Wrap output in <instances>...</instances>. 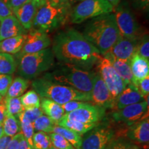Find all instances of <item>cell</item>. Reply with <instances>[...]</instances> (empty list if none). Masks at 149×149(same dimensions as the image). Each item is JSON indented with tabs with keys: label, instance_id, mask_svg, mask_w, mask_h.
<instances>
[{
	"label": "cell",
	"instance_id": "obj_4",
	"mask_svg": "<svg viewBox=\"0 0 149 149\" xmlns=\"http://www.w3.org/2000/svg\"><path fill=\"white\" fill-rule=\"evenodd\" d=\"M32 87L40 97L51 100L60 105L72 100L82 102L91 100L90 95L80 92L71 87L49 81L43 77L33 80Z\"/></svg>",
	"mask_w": 149,
	"mask_h": 149
},
{
	"label": "cell",
	"instance_id": "obj_34",
	"mask_svg": "<svg viewBox=\"0 0 149 149\" xmlns=\"http://www.w3.org/2000/svg\"><path fill=\"white\" fill-rule=\"evenodd\" d=\"M52 146L57 149H75L68 141L62 136L54 133H48Z\"/></svg>",
	"mask_w": 149,
	"mask_h": 149
},
{
	"label": "cell",
	"instance_id": "obj_14",
	"mask_svg": "<svg viewBox=\"0 0 149 149\" xmlns=\"http://www.w3.org/2000/svg\"><path fill=\"white\" fill-rule=\"evenodd\" d=\"M103 109L88 104L73 111L65 113L64 118L83 123H96L101 119Z\"/></svg>",
	"mask_w": 149,
	"mask_h": 149
},
{
	"label": "cell",
	"instance_id": "obj_13",
	"mask_svg": "<svg viewBox=\"0 0 149 149\" xmlns=\"http://www.w3.org/2000/svg\"><path fill=\"white\" fill-rule=\"evenodd\" d=\"M148 108V96L147 100L123 108L113 113V118L117 122L131 124L142 118Z\"/></svg>",
	"mask_w": 149,
	"mask_h": 149
},
{
	"label": "cell",
	"instance_id": "obj_50",
	"mask_svg": "<svg viewBox=\"0 0 149 149\" xmlns=\"http://www.w3.org/2000/svg\"><path fill=\"white\" fill-rule=\"evenodd\" d=\"M107 1L112 6H113V8L115 9V8H116L117 6L119 5V3L122 1V0H107Z\"/></svg>",
	"mask_w": 149,
	"mask_h": 149
},
{
	"label": "cell",
	"instance_id": "obj_18",
	"mask_svg": "<svg viewBox=\"0 0 149 149\" xmlns=\"http://www.w3.org/2000/svg\"><path fill=\"white\" fill-rule=\"evenodd\" d=\"M128 138L135 142L148 145L149 141V120L148 117L141 120L130 126L126 131Z\"/></svg>",
	"mask_w": 149,
	"mask_h": 149
},
{
	"label": "cell",
	"instance_id": "obj_23",
	"mask_svg": "<svg viewBox=\"0 0 149 149\" xmlns=\"http://www.w3.org/2000/svg\"><path fill=\"white\" fill-rule=\"evenodd\" d=\"M26 38V34H24L0 41V53L16 55L21 51Z\"/></svg>",
	"mask_w": 149,
	"mask_h": 149
},
{
	"label": "cell",
	"instance_id": "obj_39",
	"mask_svg": "<svg viewBox=\"0 0 149 149\" xmlns=\"http://www.w3.org/2000/svg\"><path fill=\"white\" fill-rule=\"evenodd\" d=\"M88 103L86 102L77 101V100H72L68 102H66L64 104H61V107L64 109L65 113H69V112L73 111L74 110H77L79 108H81L84 106L87 105Z\"/></svg>",
	"mask_w": 149,
	"mask_h": 149
},
{
	"label": "cell",
	"instance_id": "obj_42",
	"mask_svg": "<svg viewBox=\"0 0 149 149\" xmlns=\"http://www.w3.org/2000/svg\"><path fill=\"white\" fill-rule=\"evenodd\" d=\"M48 1L54 6L64 8L67 10L70 11L71 5H70L68 0H48Z\"/></svg>",
	"mask_w": 149,
	"mask_h": 149
},
{
	"label": "cell",
	"instance_id": "obj_27",
	"mask_svg": "<svg viewBox=\"0 0 149 149\" xmlns=\"http://www.w3.org/2000/svg\"><path fill=\"white\" fill-rule=\"evenodd\" d=\"M2 126L4 135L12 137L21 133V126L18 118L7 113H6L4 120L3 121Z\"/></svg>",
	"mask_w": 149,
	"mask_h": 149
},
{
	"label": "cell",
	"instance_id": "obj_8",
	"mask_svg": "<svg viewBox=\"0 0 149 149\" xmlns=\"http://www.w3.org/2000/svg\"><path fill=\"white\" fill-rule=\"evenodd\" d=\"M115 17L122 37L139 39L141 29L127 1H122L114 9Z\"/></svg>",
	"mask_w": 149,
	"mask_h": 149
},
{
	"label": "cell",
	"instance_id": "obj_28",
	"mask_svg": "<svg viewBox=\"0 0 149 149\" xmlns=\"http://www.w3.org/2000/svg\"><path fill=\"white\" fill-rule=\"evenodd\" d=\"M17 63L10 54L0 53V74H12L16 70Z\"/></svg>",
	"mask_w": 149,
	"mask_h": 149
},
{
	"label": "cell",
	"instance_id": "obj_22",
	"mask_svg": "<svg viewBox=\"0 0 149 149\" xmlns=\"http://www.w3.org/2000/svg\"><path fill=\"white\" fill-rule=\"evenodd\" d=\"M40 109H42L43 113H45L46 116L51 119L57 125L65 114L64 109L61 108L60 104L48 99H42Z\"/></svg>",
	"mask_w": 149,
	"mask_h": 149
},
{
	"label": "cell",
	"instance_id": "obj_53",
	"mask_svg": "<svg viewBox=\"0 0 149 149\" xmlns=\"http://www.w3.org/2000/svg\"><path fill=\"white\" fill-rule=\"evenodd\" d=\"M2 1H3V2H4L5 3H6V4H8L9 1H10V0H2Z\"/></svg>",
	"mask_w": 149,
	"mask_h": 149
},
{
	"label": "cell",
	"instance_id": "obj_40",
	"mask_svg": "<svg viewBox=\"0 0 149 149\" xmlns=\"http://www.w3.org/2000/svg\"><path fill=\"white\" fill-rule=\"evenodd\" d=\"M139 92L141 93V95L146 98L147 96H148L149 93V76H147L144 79H142L140 81H139L135 85Z\"/></svg>",
	"mask_w": 149,
	"mask_h": 149
},
{
	"label": "cell",
	"instance_id": "obj_5",
	"mask_svg": "<svg viewBox=\"0 0 149 149\" xmlns=\"http://www.w3.org/2000/svg\"><path fill=\"white\" fill-rule=\"evenodd\" d=\"M17 58L19 74L29 80L36 79L43 72L53 68L55 65V55L50 48L35 53L26 54Z\"/></svg>",
	"mask_w": 149,
	"mask_h": 149
},
{
	"label": "cell",
	"instance_id": "obj_54",
	"mask_svg": "<svg viewBox=\"0 0 149 149\" xmlns=\"http://www.w3.org/2000/svg\"><path fill=\"white\" fill-rule=\"evenodd\" d=\"M3 101V99H2V97L0 95V102H1Z\"/></svg>",
	"mask_w": 149,
	"mask_h": 149
},
{
	"label": "cell",
	"instance_id": "obj_20",
	"mask_svg": "<svg viewBox=\"0 0 149 149\" xmlns=\"http://www.w3.org/2000/svg\"><path fill=\"white\" fill-rule=\"evenodd\" d=\"M130 68H131L133 80L132 84H136L149 76V60L144 58L136 53L130 59Z\"/></svg>",
	"mask_w": 149,
	"mask_h": 149
},
{
	"label": "cell",
	"instance_id": "obj_41",
	"mask_svg": "<svg viewBox=\"0 0 149 149\" xmlns=\"http://www.w3.org/2000/svg\"><path fill=\"white\" fill-rule=\"evenodd\" d=\"M24 135L22 133L17 134L13 137H11V139L7 145L6 149H18L20 141L24 138Z\"/></svg>",
	"mask_w": 149,
	"mask_h": 149
},
{
	"label": "cell",
	"instance_id": "obj_32",
	"mask_svg": "<svg viewBox=\"0 0 149 149\" xmlns=\"http://www.w3.org/2000/svg\"><path fill=\"white\" fill-rule=\"evenodd\" d=\"M33 149H49L52 146L49 135L44 132L35 133L33 137Z\"/></svg>",
	"mask_w": 149,
	"mask_h": 149
},
{
	"label": "cell",
	"instance_id": "obj_2",
	"mask_svg": "<svg viewBox=\"0 0 149 149\" xmlns=\"http://www.w3.org/2000/svg\"><path fill=\"white\" fill-rule=\"evenodd\" d=\"M83 35L103 56L121 37L114 13H109L93 18L87 23Z\"/></svg>",
	"mask_w": 149,
	"mask_h": 149
},
{
	"label": "cell",
	"instance_id": "obj_31",
	"mask_svg": "<svg viewBox=\"0 0 149 149\" xmlns=\"http://www.w3.org/2000/svg\"><path fill=\"white\" fill-rule=\"evenodd\" d=\"M4 104L6 113L17 118L20 113L24 111V107L20 101V97H6Z\"/></svg>",
	"mask_w": 149,
	"mask_h": 149
},
{
	"label": "cell",
	"instance_id": "obj_9",
	"mask_svg": "<svg viewBox=\"0 0 149 149\" xmlns=\"http://www.w3.org/2000/svg\"><path fill=\"white\" fill-rule=\"evenodd\" d=\"M97 66L99 74L115 99L125 88L126 85L115 70L111 61L106 57L102 56Z\"/></svg>",
	"mask_w": 149,
	"mask_h": 149
},
{
	"label": "cell",
	"instance_id": "obj_49",
	"mask_svg": "<svg viewBox=\"0 0 149 149\" xmlns=\"http://www.w3.org/2000/svg\"><path fill=\"white\" fill-rule=\"evenodd\" d=\"M33 1L35 3V4L36 5L37 9L42 7L46 2V0H33Z\"/></svg>",
	"mask_w": 149,
	"mask_h": 149
},
{
	"label": "cell",
	"instance_id": "obj_55",
	"mask_svg": "<svg viewBox=\"0 0 149 149\" xmlns=\"http://www.w3.org/2000/svg\"><path fill=\"white\" fill-rule=\"evenodd\" d=\"M49 149H57V148H54V147H53V146H51V148H50Z\"/></svg>",
	"mask_w": 149,
	"mask_h": 149
},
{
	"label": "cell",
	"instance_id": "obj_48",
	"mask_svg": "<svg viewBox=\"0 0 149 149\" xmlns=\"http://www.w3.org/2000/svg\"><path fill=\"white\" fill-rule=\"evenodd\" d=\"M18 149H33L28 143V141L26 140L25 138L22 139V141H20L19 146Z\"/></svg>",
	"mask_w": 149,
	"mask_h": 149
},
{
	"label": "cell",
	"instance_id": "obj_35",
	"mask_svg": "<svg viewBox=\"0 0 149 149\" xmlns=\"http://www.w3.org/2000/svg\"><path fill=\"white\" fill-rule=\"evenodd\" d=\"M137 53L149 60V39L148 34H144L139 38Z\"/></svg>",
	"mask_w": 149,
	"mask_h": 149
},
{
	"label": "cell",
	"instance_id": "obj_19",
	"mask_svg": "<svg viewBox=\"0 0 149 149\" xmlns=\"http://www.w3.org/2000/svg\"><path fill=\"white\" fill-rule=\"evenodd\" d=\"M37 11L36 5L33 0H30L29 2L15 10L13 14L24 29L27 31L33 28Z\"/></svg>",
	"mask_w": 149,
	"mask_h": 149
},
{
	"label": "cell",
	"instance_id": "obj_17",
	"mask_svg": "<svg viewBox=\"0 0 149 149\" xmlns=\"http://www.w3.org/2000/svg\"><path fill=\"white\" fill-rule=\"evenodd\" d=\"M26 33V30L24 29L13 15L0 19V41Z\"/></svg>",
	"mask_w": 149,
	"mask_h": 149
},
{
	"label": "cell",
	"instance_id": "obj_11",
	"mask_svg": "<svg viewBox=\"0 0 149 149\" xmlns=\"http://www.w3.org/2000/svg\"><path fill=\"white\" fill-rule=\"evenodd\" d=\"M51 44L50 37L46 33L33 29L26 33V38L22 46L21 51L16 54V57L40 52L42 50L49 48Z\"/></svg>",
	"mask_w": 149,
	"mask_h": 149
},
{
	"label": "cell",
	"instance_id": "obj_26",
	"mask_svg": "<svg viewBox=\"0 0 149 149\" xmlns=\"http://www.w3.org/2000/svg\"><path fill=\"white\" fill-rule=\"evenodd\" d=\"M29 86V79L22 77L13 80L7 91L6 97H19L25 93Z\"/></svg>",
	"mask_w": 149,
	"mask_h": 149
},
{
	"label": "cell",
	"instance_id": "obj_51",
	"mask_svg": "<svg viewBox=\"0 0 149 149\" xmlns=\"http://www.w3.org/2000/svg\"><path fill=\"white\" fill-rule=\"evenodd\" d=\"M69 2L70 3V5L73 4V3H79L80 1H83V0H68Z\"/></svg>",
	"mask_w": 149,
	"mask_h": 149
},
{
	"label": "cell",
	"instance_id": "obj_12",
	"mask_svg": "<svg viewBox=\"0 0 149 149\" xmlns=\"http://www.w3.org/2000/svg\"><path fill=\"white\" fill-rule=\"evenodd\" d=\"M91 95V101L95 107L101 109L112 108L114 98L112 96L98 71L95 73Z\"/></svg>",
	"mask_w": 149,
	"mask_h": 149
},
{
	"label": "cell",
	"instance_id": "obj_25",
	"mask_svg": "<svg viewBox=\"0 0 149 149\" xmlns=\"http://www.w3.org/2000/svg\"><path fill=\"white\" fill-rule=\"evenodd\" d=\"M52 133L58 134L62 136L64 138L68 141L75 149H80L82 141V137L79 134L72 131V130L68 129V128L61 127L58 125H55L53 128Z\"/></svg>",
	"mask_w": 149,
	"mask_h": 149
},
{
	"label": "cell",
	"instance_id": "obj_43",
	"mask_svg": "<svg viewBox=\"0 0 149 149\" xmlns=\"http://www.w3.org/2000/svg\"><path fill=\"white\" fill-rule=\"evenodd\" d=\"M134 8L137 10H148L149 0H130Z\"/></svg>",
	"mask_w": 149,
	"mask_h": 149
},
{
	"label": "cell",
	"instance_id": "obj_46",
	"mask_svg": "<svg viewBox=\"0 0 149 149\" xmlns=\"http://www.w3.org/2000/svg\"><path fill=\"white\" fill-rule=\"evenodd\" d=\"M10 139L11 137L3 135L0 138V149H6Z\"/></svg>",
	"mask_w": 149,
	"mask_h": 149
},
{
	"label": "cell",
	"instance_id": "obj_38",
	"mask_svg": "<svg viewBox=\"0 0 149 149\" xmlns=\"http://www.w3.org/2000/svg\"><path fill=\"white\" fill-rule=\"evenodd\" d=\"M109 149H140L137 145L126 141H112L109 144Z\"/></svg>",
	"mask_w": 149,
	"mask_h": 149
},
{
	"label": "cell",
	"instance_id": "obj_56",
	"mask_svg": "<svg viewBox=\"0 0 149 149\" xmlns=\"http://www.w3.org/2000/svg\"><path fill=\"white\" fill-rule=\"evenodd\" d=\"M105 149H109V146H107V148H106Z\"/></svg>",
	"mask_w": 149,
	"mask_h": 149
},
{
	"label": "cell",
	"instance_id": "obj_44",
	"mask_svg": "<svg viewBox=\"0 0 149 149\" xmlns=\"http://www.w3.org/2000/svg\"><path fill=\"white\" fill-rule=\"evenodd\" d=\"M13 15L8 5L5 3L2 0H0V19Z\"/></svg>",
	"mask_w": 149,
	"mask_h": 149
},
{
	"label": "cell",
	"instance_id": "obj_52",
	"mask_svg": "<svg viewBox=\"0 0 149 149\" xmlns=\"http://www.w3.org/2000/svg\"><path fill=\"white\" fill-rule=\"evenodd\" d=\"M3 135V126L2 124H0V138Z\"/></svg>",
	"mask_w": 149,
	"mask_h": 149
},
{
	"label": "cell",
	"instance_id": "obj_29",
	"mask_svg": "<svg viewBox=\"0 0 149 149\" xmlns=\"http://www.w3.org/2000/svg\"><path fill=\"white\" fill-rule=\"evenodd\" d=\"M20 101L24 109L40 108V97L34 90L29 91L25 94L22 95L20 97Z\"/></svg>",
	"mask_w": 149,
	"mask_h": 149
},
{
	"label": "cell",
	"instance_id": "obj_10",
	"mask_svg": "<svg viewBox=\"0 0 149 149\" xmlns=\"http://www.w3.org/2000/svg\"><path fill=\"white\" fill-rule=\"evenodd\" d=\"M82 138L80 149H105L113 141L114 130L109 126H95Z\"/></svg>",
	"mask_w": 149,
	"mask_h": 149
},
{
	"label": "cell",
	"instance_id": "obj_30",
	"mask_svg": "<svg viewBox=\"0 0 149 149\" xmlns=\"http://www.w3.org/2000/svg\"><path fill=\"white\" fill-rule=\"evenodd\" d=\"M33 125L35 131H42L46 133H51L54 126L57 124L46 115H42L33 123Z\"/></svg>",
	"mask_w": 149,
	"mask_h": 149
},
{
	"label": "cell",
	"instance_id": "obj_37",
	"mask_svg": "<svg viewBox=\"0 0 149 149\" xmlns=\"http://www.w3.org/2000/svg\"><path fill=\"white\" fill-rule=\"evenodd\" d=\"M13 81L11 74H0V95H6L7 91Z\"/></svg>",
	"mask_w": 149,
	"mask_h": 149
},
{
	"label": "cell",
	"instance_id": "obj_21",
	"mask_svg": "<svg viewBox=\"0 0 149 149\" xmlns=\"http://www.w3.org/2000/svg\"><path fill=\"white\" fill-rule=\"evenodd\" d=\"M111 61L112 65L114 67L115 70L118 73L120 77L122 78L125 84L127 86L132 82L133 80V74H132L131 68H130V61L115 58L113 56L107 53L103 55Z\"/></svg>",
	"mask_w": 149,
	"mask_h": 149
},
{
	"label": "cell",
	"instance_id": "obj_7",
	"mask_svg": "<svg viewBox=\"0 0 149 149\" xmlns=\"http://www.w3.org/2000/svg\"><path fill=\"white\" fill-rule=\"evenodd\" d=\"M113 11L114 8L107 0H83L70 10L69 16L71 23L81 24Z\"/></svg>",
	"mask_w": 149,
	"mask_h": 149
},
{
	"label": "cell",
	"instance_id": "obj_24",
	"mask_svg": "<svg viewBox=\"0 0 149 149\" xmlns=\"http://www.w3.org/2000/svg\"><path fill=\"white\" fill-rule=\"evenodd\" d=\"M96 123H83L77 121L67 120L62 117L57 125L71 130L81 135H84L86 133L96 126Z\"/></svg>",
	"mask_w": 149,
	"mask_h": 149
},
{
	"label": "cell",
	"instance_id": "obj_47",
	"mask_svg": "<svg viewBox=\"0 0 149 149\" xmlns=\"http://www.w3.org/2000/svg\"><path fill=\"white\" fill-rule=\"evenodd\" d=\"M6 113V107L4 102L3 101L0 102V124H2L3 121L4 120V117Z\"/></svg>",
	"mask_w": 149,
	"mask_h": 149
},
{
	"label": "cell",
	"instance_id": "obj_33",
	"mask_svg": "<svg viewBox=\"0 0 149 149\" xmlns=\"http://www.w3.org/2000/svg\"><path fill=\"white\" fill-rule=\"evenodd\" d=\"M21 126V132L23 134L24 138L28 141L29 144L33 148V137L35 133L33 123L22 118H18Z\"/></svg>",
	"mask_w": 149,
	"mask_h": 149
},
{
	"label": "cell",
	"instance_id": "obj_36",
	"mask_svg": "<svg viewBox=\"0 0 149 149\" xmlns=\"http://www.w3.org/2000/svg\"><path fill=\"white\" fill-rule=\"evenodd\" d=\"M43 115V112L40 108H32V109H24L22 113H20L17 118H22L29 122L33 123L35 120Z\"/></svg>",
	"mask_w": 149,
	"mask_h": 149
},
{
	"label": "cell",
	"instance_id": "obj_3",
	"mask_svg": "<svg viewBox=\"0 0 149 149\" xmlns=\"http://www.w3.org/2000/svg\"><path fill=\"white\" fill-rule=\"evenodd\" d=\"M95 73V72H91L73 65L60 62L52 71L46 72L43 77L91 95Z\"/></svg>",
	"mask_w": 149,
	"mask_h": 149
},
{
	"label": "cell",
	"instance_id": "obj_16",
	"mask_svg": "<svg viewBox=\"0 0 149 149\" xmlns=\"http://www.w3.org/2000/svg\"><path fill=\"white\" fill-rule=\"evenodd\" d=\"M144 99L135 86L130 83L114 99L111 109L118 111L127 106L144 101Z\"/></svg>",
	"mask_w": 149,
	"mask_h": 149
},
{
	"label": "cell",
	"instance_id": "obj_1",
	"mask_svg": "<svg viewBox=\"0 0 149 149\" xmlns=\"http://www.w3.org/2000/svg\"><path fill=\"white\" fill-rule=\"evenodd\" d=\"M52 51L61 63L68 64L86 70L97 66L102 55L82 33L68 29L54 37Z\"/></svg>",
	"mask_w": 149,
	"mask_h": 149
},
{
	"label": "cell",
	"instance_id": "obj_15",
	"mask_svg": "<svg viewBox=\"0 0 149 149\" xmlns=\"http://www.w3.org/2000/svg\"><path fill=\"white\" fill-rule=\"evenodd\" d=\"M139 39L122 37L115 43L109 52V55L115 58L130 60L137 53Z\"/></svg>",
	"mask_w": 149,
	"mask_h": 149
},
{
	"label": "cell",
	"instance_id": "obj_45",
	"mask_svg": "<svg viewBox=\"0 0 149 149\" xmlns=\"http://www.w3.org/2000/svg\"><path fill=\"white\" fill-rule=\"evenodd\" d=\"M29 1L30 0H10V1L7 5L13 12V13L15 10L19 8V7H21L22 6L29 2Z\"/></svg>",
	"mask_w": 149,
	"mask_h": 149
},
{
	"label": "cell",
	"instance_id": "obj_6",
	"mask_svg": "<svg viewBox=\"0 0 149 149\" xmlns=\"http://www.w3.org/2000/svg\"><path fill=\"white\" fill-rule=\"evenodd\" d=\"M70 11L54 6L48 0L37 9L33 27L34 29L48 33L57 29L66 23Z\"/></svg>",
	"mask_w": 149,
	"mask_h": 149
}]
</instances>
